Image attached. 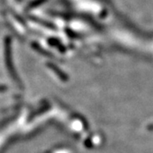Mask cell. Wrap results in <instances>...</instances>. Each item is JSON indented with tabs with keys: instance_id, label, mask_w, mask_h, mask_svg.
<instances>
[{
	"instance_id": "6da1fadb",
	"label": "cell",
	"mask_w": 153,
	"mask_h": 153,
	"mask_svg": "<svg viewBox=\"0 0 153 153\" xmlns=\"http://www.w3.org/2000/svg\"><path fill=\"white\" fill-rule=\"evenodd\" d=\"M32 19L33 20V22L35 21V22H38V23H39V24H42V25H44V26H45V27H48V28L55 29V27H54V25H53V24H51V23L44 22V20H40V19L37 18V17H32Z\"/></svg>"
},
{
	"instance_id": "7a4b0ae2",
	"label": "cell",
	"mask_w": 153,
	"mask_h": 153,
	"mask_svg": "<svg viewBox=\"0 0 153 153\" xmlns=\"http://www.w3.org/2000/svg\"><path fill=\"white\" fill-rule=\"evenodd\" d=\"M46 1H47V0H35V1H33V3H31V4H29V8H28V9L32 10V9H34V8H37V7L40 5V4H44Z\"/></svg>"
}]
</instances>
